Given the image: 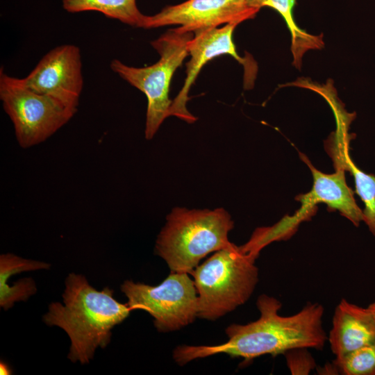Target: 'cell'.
Returning <instances> with one entry per match:
<instances>
[{"mask_svg":"<svg viewBox=\"0 0 375 375\" xmlns=\"http://www.w3.org/2000/svg\"><path fill=\"white\" fill-rule=\"evenodd\" d=\"M312 215L301 208L293 216H285L272 226L257 228L250 239L240 247L242 251L258 258L260 251L274 241L290 238L297 231L299 224L309 219Z\"/></svg>","mask_w":375,"mask_h":375,"instance_id":"cell-15","label":"cell"},{"mask_svg":"<svg viewBox=\"0 0 375 375\" xmlns=\"http://www.w3.org/2000/svg\"><path fill=\"white\" fill-rule=\"evenodd\" d=\"M343 155L344 169L351 173L354 178L356 193L364 203L362 222L375 236V175L360 169L351 160L347 150Z\"/></svg>","mask_w":375,"mask_h":375,"instance_id":"cell-16","label":"cell"},{"mask_svg":"<svg viewBox=\"0 0 375 375\" xmlns=\"http://www.w3.org/2000/svg\"><path fill=\"white\" fill-rule=\"evenodd\" d=\"M20 82L77 111L83 87L80 49L62 44L50 50Z\"/></svg>","mask_w":375,"mask_h":375,"instance_id":"cell-9","label":"cell"},{"mask_svg":"<svg viewBox=\"0 0 375 375\" xmlns=\"http://www.w3.org/2000/svg\"><path fill=\"white\" fill-rule=\"evenodd\" d=\"M36 291L35 283L32 278L21 279L15 283L14 285L0 290V306L8 310L15 302L27 300Z\"/></svg>","mask_w":375,"mask_h":375,"instance_id":"cell-19","label":"cell"},{"mask_svg":"<svg viewBox=\"0 0 375 375\" xmlns=\"http://www.w3.org/2000/svg\"><path fill=\"white\" fill-rule=\"evenodd\" d=\"M189 274L171 272L156 286L127 280L121 285V290L132 310H143L153 317L159 332L174 331L198 317L197 291Z\"/></svg>","mask_w":375,"mask_h":375,"instance_id":"cell-7","label":"cell"},{"mask_svg":"<svg viewBox=\"0 0 375 375\" xmlns=\"http://www.w3.org/2000/svg\"><path fill=\"white\" fill-rule=\"evenodd\" d=\"M192 33H181L175 28L168 30L151 42L160 59L144 67L128 66L113 59L111 69L132 86L143 92L147 99L144 135L152 139L163 121L170 116L173 100L169 92L172 76L189 55L187 45Z\"/></svg>","mask_w":375,"mask_h":375,"instance_id":"cell-5","label":"cell"},{"mask_svg":"<svg viewBox=\"0 0 375 375\" xmlns=\"http://www.w3.org/2000/svg\"><path fill=\"white\" fill-rule=\"evenodd\" d=\"M368 309L371 312L374 320H375V301H373L367 306Z\"/></svg>","mask_w":375,"mask_h":375,"instance_id":"cell-22","label":"cell"},{"mask_svg":"<svg viewBox=\"0 0 375 375\" xmlns=\"http://www.w3.org/2000/svg\"><path fill=\"white\" fill-rule=\"evenodd\" d=\"M308 349L297 348L287 351L285 355L292 374H308L316 365Z\"/></svg>","mask_w":375,"mask_h":375,"instance_id":"cell-20","label":"cell"},{"mask_svg":"<svg viewBox=\"0 0 375 375\" xmlns=\"http://www.w3.org/2000/svg\"><path fill=\"white\" fill-rule=\"evenodd\" d=\"M63 303H51L44 315L49 326L62 328L69 337L68 358L88 363L95 350L105 348L112 328L128 317L129 306L117 301L108 287L98 291L81 274L70 273L65 280Z\"/></svg>","mask_w":375,"mask_h":375,"instance_id":"cell-2","label":"cell"},{"mask_svg":"<svg viewBox=\"0 0 375 375\" xmlns=\"http://www.w3.org/2000/svg\"><path fill=\"white\" fill-rule=\"evenodd\" d=\"M0 374H10V371L9 370V367L7 365H6L4 362H1L0 365Z\"/></svg>","mask_w":375,"mask_h":375,"instance_id":"cell-21","label":"cell"},{"mask_svg":"<svg viewBox=\"0 0 375 375\" xmlns=\"http://www.w3.org/2000/svg\"><path fill=\"white\" fill-rule=\"evenodd\" d=\"M0 100L10 119L17 141L24 149L44 142L77 112L58 100L26 86L0 69Z\"/></svg>","mask_w":375,"mask_h":375,"instance_id":"cell-6","label":"cell"},{"mask_svg":"<svg viewBox=\"0 0 375 375\" xmlns=\"http://www.w3.org/2000/svg\"><path fill=\"white\" fill-rule=\"evenodd\" d=\"M344 375H375V341L333 361Z\"/></svg>","mask_w":375,"mask_h":375,"instance_id":"cell-17","label":"cell"},{"mask_svg":"<svg viewBox=\"0 0 375 375\" xmlns=\"http://www.w3.org/2000/svg\"><path fill=\"white\" fill-rule=\"evenodd\" d=\"M256 259L231 242L190 273L198 294V317L216 320L249 300L259 279Z\"/></svg>","mask_w":375,"mask_h":375,"instance_id":"cell-4","label":"cell"},{"mask_svg":"<svg viewBox=\"0 0 375 375\" xmlns=\"http://www.w3.org/2000/svg\"><path fill=\"white\" fill-rule=\"evenodd\" d=\"M237 23L225 24L221 28H212L194 32L188 42L187 48L190 56L186 64V78L183 88L173 99L170 116H175L187 123L197 120L187 108L188 93L201 68L212 59L224 54L233 57L244 68V85L247 88L253 86L257 67L254 61L240 56L233 40V33Z\"/></svg>","mask_w":375,"mask_h":375,"instance_id":"cell-8","label":"cell"},{"mask_svg":"<svg viewBox=\"0 0 375 375\" xmlns=\"http://www.w3.org/2000/svg\"><path fill=\"white\" fill-rule=\"evenodd\" d=\"M258 11L249 0H188L146 15L142 28L178 25L175 29L178 32L194 33L230 23L239 24L254 18Z\"/></svg>","mask_w":375,"mask_h":375,"instance_id":"cell-10","label":"cell"},{"mask_svg":"<svg viewBox=\"0 0 375 375\" xmlns=\"http://www.w3.org/2000/svg\"><path fill=\"white\" fill-rule=\"evenodd\" d=\"M63 8L71 13L99 12L127 25L142 28L146 15L138 9L136 0H62Z\"/></svg>","mask_w":375,"mask_h":375,"instance_id":"cell-13","label":"cell"},{"mask_svg":"<svg viewBox=\"0 0 375 375\" xmlns=\"http://www.w3.org/2000/svg\"><path fill=\"white\" fill-rule=\"evenodd\" d=\"M234 222L223 208L176 207L166 217L155 246L171 272L190 274L210 253L228 247Z\"/></svg>","mask_w":375,"mask_h":375,"instance_id":"cell-3","label":"cell"},{"mask_svg":"<svg viewBox=\"0 0 375 375\" xmlns=\"http://www.w3.org/2000/svg\"><path fill=\"white\" fill-rule=\"evenodd\" d=\"M327 340L335 358L375 341V320L368 309L342 299L335 309Z\"/></svg>","mask_w":375,"mask_h":375,"instance_id":"cell-12","label":"cell"},{"mask_svg":"<svg viewBox=\"0 0 375 375\" xmlns=\"http://www.w3.org/2000/svg\"><path fill=\"white\" fill-rule=\"evenodd\" d=\"M299 156L312 172L313 185L309 192L297 196L296 199L301 206L311 208H316L317 203H324L329 211L338 210L354 226H358L362 222V210L356 202L353 191L346 183L344 169L338 167L335 173L324 174L317 169L304 154Z\"/></svg>","mask_w":375,"mask_h":375,"instance_id":"cell-11","label":"cell"},{"mask_svg":"<svg viewBox=\"0 0 375 375\" xmlns=\"http://www.w3.org/2000/svg\"><path fill=\"white\" fill-rule=\"evenodd\" d=\"M251 7L260 10L269 7L276 10L284 19L292 35L291 50L294 66L300 69L301 58L309 49H321L324 46L322 36L312 35L298 27L293 18L296 0H249Z\"/></svg>","mask_w":375,"mask_h":375,"instance_id":"cell-14","label":"cell"},{"mask_svg":"<svg viewBox=\"0 0 375 375\" xmlns=\"http://www.w3.org/2000/svg\"><path fill=\"white\" fill-rule=\"evenodd\" d=\"M259 318L247 324H232L226 330L228 340L217 345H179L173 352L176 363L219 353L243 358L245 362L269 354L276 356L297 349L322 350L328 336L323 326L324 309L318 303H308L298 312L279 314L281 301L269 295H260L256 301Z\"/></svg>","mask_w":375,"mask_h":375,"instance_id":"cell-1","label":"cell"},{"mask_svg":"<svg viewBox=\"0 0 375 375\" xmlns=\"http://www.w3.org/2000/svg\"><path fill=\"white\" fill-rule=\"evenodd\" d=\"M49 265L32 260L24 259L11 253L0 256V283L5 282L11 276L26 271L47 269Z\"/></svg>","mask_w":375,"mask_h":375,"instance_id":"cell-18","label":"cell"}]
</instances>
